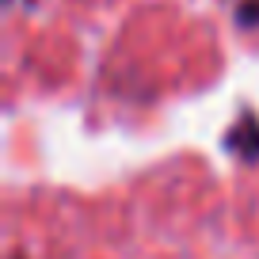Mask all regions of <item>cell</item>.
<instances>
[{
	"label": "cell",
	"mask_w": 259,
	"mask_h": 259,
	"mask_svg": "<svg viewBox=\"0 0 259 259\" xmlns=\"http://www.w3.org/2000/svg\"><path fill=\"white\" fill-rule=\"evenodd\" d=\"M229 149L240 160H259V122L255 118H240L229 130Z\"/></svg>",
	"instance_id": "1"
},
{
	"label": "cell",
	"mask_w": 259,
	"mask_h": 259,
	"mask_svg": "<svg viewBox=\"0 0 259 259\" xmlns=\"http://www.w3.org/2000/svg\"><path fill=\"white\" fill-rule=\"evenodd\" d=\"M236 23L240 27H259V0H244L240 12H236Z\"/></svg>",
	"instance_id": "2"
}]
</instances>
